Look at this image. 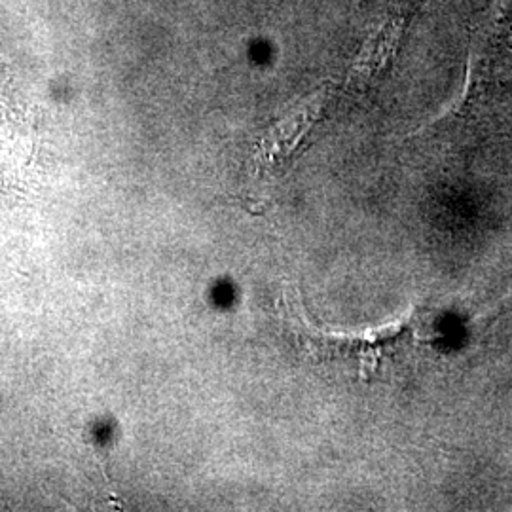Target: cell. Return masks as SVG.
I'll return each mask as SVG.
<instances>
[{"label":"cell","mask_w":512,"mask_h":512,"mask_svg":"<svg viewBox=\"0 0 512 512\" xmlns=\"http://www.w3.org/2000/svg\"><path fill=\"white\" fill-rule=\"evenodd\" d=\"M283 313L294 346L313 365L338 366L349 372H370L397 361L416 342V323L406 319L384 329L329 332L313 325L298 294H283Z\"/></svg>","instance_id":"cell-1"}]
</instances>
